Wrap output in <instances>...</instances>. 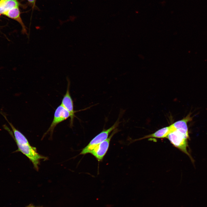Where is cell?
Listing matches in <instances>:
<instances>
[{
    "label": "cell",
    "instance_id": "1",
    "mask_svg": "<svg viewBox=\"0 0 207 207\" xmlns=\"http://www.w3.org/2000/svg\"><path fill=\"white\" fill-rule=\"evenodd\" d=\"M18 149L14 152H20L24 155L32 163L34 168L37 170L39 169V166L41 160L48 159L47 157L39 154L36 148L30 144H20L16 143Z\"/></svg>",
    "mask_w": 207,
    "mask_h": 207
},
{
    "label": "cell",
    "instance_id": "7",
    "mask_svg": "<svg viewBox=\"0 0 207 207\" xmlns=\"http://www.w3.org/2000/svg\"><path fill=\"white\" fill-rule=\"evenodd\" d=\"M192 118L193 117L191 116V113H190L186 117L171 125L175 131H178L185 135L189 136L187 123L192 120Z\"/></svg>",
    "mask_w": 207,
    "mask_h": 207
},
{
    "label": "cell",
    "instance_id": "2",
    "mask_svg": "<svg viewBox=\"0 0 207 207\" xmlns=\"http://www.w3.org/2000/svg\"><path fill=\"white\" fill-rule=\"evenodd\" d=\"M119 118L111 127L107 129L103 130L93 138L89 143L83 148L80 154L84 155L90 153L96 146L107 139L110 133L116 129L120 123Z\"/></svg>",
    "mask_w": 207,
    "mask_h": 207
},
{
    "label": "cell",
    "instance_id": "9",
    "mask_svg": "<svg viewBox=\"0 0 207 207\" xmlns=\"http://www.w3.org/2000/svg\"><path fill=\"white\" fill-rule=\"evenodd\" d=\"M175 131L172 125L161 129L154 133L146 135L138 140L149 138H163L167 137L168 135L171 132Z\"/></svg>",
    "mask_w": 207,
    "mask_h": 207
},
{
    "label": "cell",
    "instance_id": "8",
    "mask_svg": "<svg viewBox=\"0 0 207 207\" xmlns=\"http://www.w3.org/2000/svg\"><path fill=\"white\" fill-rule=\"evenodd\" d=\"M3 15L17 21L22 27V34H27L26 27L21 18L19 7L11 9L4 13Z\"/></svg>",
    "mask_w": 207,
    "mask_h": 207
},
{
    "label": "cell",
    "instance_id": "4",
    "mask_svg": "<svg viewBox=\"0 0 207 207\" xmlns=\"http://www.w3.org/2000/svg\"><path fill=\"white\" fill-rule=\"evenodd\" d=\"M69 117L70 114L69 112L61 104L58 106L55 110L53 121L49 128L43 135L42 138L49 133L51 137L56 126Z\"/></svg>",
    "mask_w": 207,
    "mask_h": 207
},
{
    "label": "cell",
    "instance_id": "3",
    "mask_svg": "<svg viewBox=\"0 0 207 207\" xmlns=\"http://www.w3.org/2000/svg\"><path fill=\"white\" fill-rule=\"evenodd\" d=\"M167 138L175 147L187 155L193 162V159L187 150L188 146V140L189 136L186 135L179 131L175 130L171 132Z\"/></svg>",
    "mask_w": 207,
    "mask_h": 207
},
{
    "label": "cell",
    "instance_id": "10",
    "mask_svg": "<svg viewBox=\"0 0 207 207\" xmlns=\"http://www.w3.org/2000/svg\"><path fill=\"white\" fill-rule=\"evenodd\" d=\"M18 0H0V15L13 8L19 7Z\"/></svg>",
    "mask_w": 207,
    "mask_h": 207
},
{
    "label": "cell",
    "instance_id": "6",
    "mask_svg": "<svg viewBox=\"0 0 207 207\" xmlns=\"http://www.w3.org/2000/svg\"><path fill=\"white\" fill-rule=\"evenodd\" d=\"M70 82L68 80L67 90L62 100L61 104L69 112L70 114V126H73L74 119L76 116L75 113L77 112L74 110V103L70 92Z\"/></svg>",
    "mask_w": 207,
    "mask_h": 207
},
{
    "label": "cell",
    "instance_id": "12",
    "mask_svg": "<svg viewBox=\"0 0 207 207\" xmlns=\"http://www.w3.org/2000/svg\"><path fill=\"white\" fill-rule=\"evenodd\" d=\"M26 207H41V206H34L33 205L30 204L28 206H27Z\"/></svg>",
    "mask_w": 207,
    "mask_h": 207
},
{
    "label": "cell",
    "instance_id": "11",
    "mask_svg": "<svg viewBox=\"0 0 207 207\" xmlns=\"http://www.w3.org/2000/svg\"><path fill=\"white\" fill-rule=\"evenodd\" d=\"M28 1L29 3L33 4H34L35 0H27Z\"/></svg>",
    "mask_w": 207,
    "mask_h": 207
},
{
    "label": "cell",
    "instance_id": "5",
    "mask_svg": "<svg viewBox=\"0 0 207 207\" xmlns=\"http://www.w3.org/2000/svg\"><path fill=\"white\" fill-rule=\"evenodd\" d=\"M118 131L116 128L114 129L107 139L96 146L91 152L90 153L95 156L99 161H101L103 159L108 150L111 139Z\"/></svg>",
    "mask_w": 207,
    "mask_h": 207
}]
</instances>
